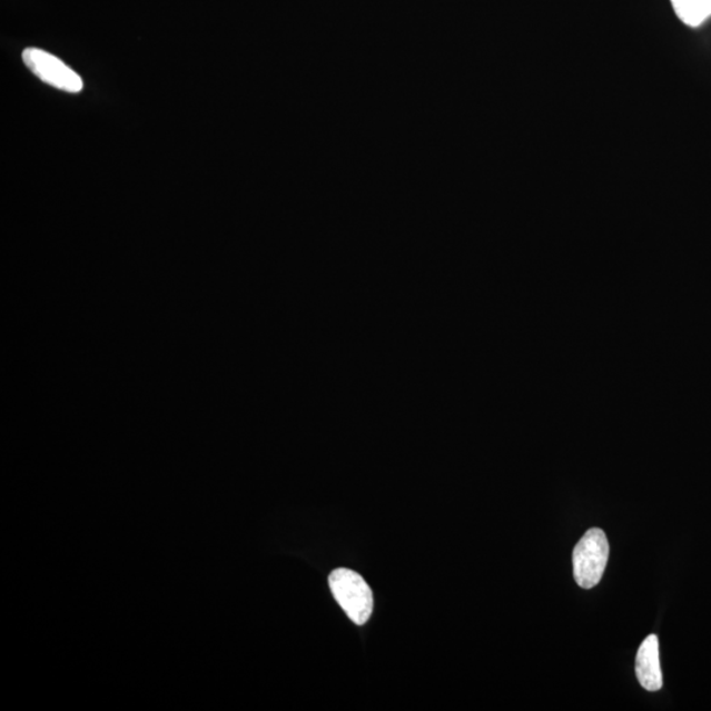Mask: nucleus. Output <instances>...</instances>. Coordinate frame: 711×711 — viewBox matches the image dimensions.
Listing matches in <instances>:
<instances>
[{"label": "nucleus", "instance_id": "20e7f679", "mask_svg": "<svg viewBox=\"0 0 711 711\" xmlns=\"http://www.w3.org/2000/svg\"><path fill=\"white\" fill-rule=\"evenodd\" d=\"M635 672L639 682L649 692H658L663 688V673L660 668L659 639L656 635L645 638L639 648L635 660Z\"/></svg>", "mask_w": 711, "mask_h": 711}, {"label": "nucleus", "instance_id": "39448f33", "mask_svg": "<svg viewBox=\"0 0 711 711\" xmlns=\"http://www.w3.org/2000/svg\"><path fill=\"white\" fill-rule=\"evenodd\" d=\"M672 7L682 23L700 27L711 18V0H671Z\"/></svg>", "mask_w": 711, "mask_h": 711}, {"label": "nucleus", "instance_id": "f03ea898", "mask_svg": "<svg viewBox=\"0 0 711 711\" xmlns=\"http://www.w3.org/2000/svg\"><path fill=\"white\" fill-rule=\"evenodd\" d=\"M609 542L600 529L589 530L573 551V574L579 586L599 585L609 560Z\"/></svg>", "mask_w": 711, "mask_h": 711}, {"label": "nucleus", "instance_id": "f257e3e1", "mask_svg": "<svg viewBox=\"0 0 711 711\" xmlns=\"http://www.w3.org/2000/svg\"><path fill=\"white\" fill-rule=\"evenodd\" d=\"M328 583L334 598L352 622L358 626L368 622L373 612V594L361 574L339 569L329 574Z\"/></svg>", "mask_w": 711, "mask_h": 711}, {"label": "nucleus", "instance_id": "7ed1b4c3", "mask_svg": "<svg viewBox=\"0 0 711 711\" xmlns=\"http://www.w3.org/2000/svg\"><path fill=\"white\" fill-rule=\"evenodd\" d=\"M23 62L40 81L52 86V88L71 92V95H77L83 89L82 78L46 50L27 48L23 52Z\"/></svg>", "mask_w": 711, "mask_h": 711}]
</instances>
